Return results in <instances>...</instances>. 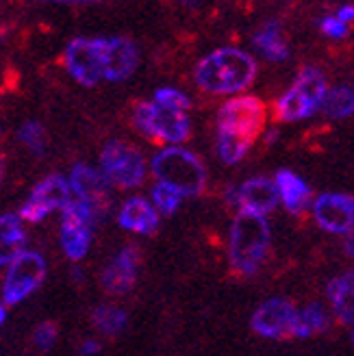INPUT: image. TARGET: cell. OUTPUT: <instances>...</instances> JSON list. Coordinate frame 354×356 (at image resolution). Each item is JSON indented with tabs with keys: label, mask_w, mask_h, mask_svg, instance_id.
<instances>
[{
	"label": "cell",
	"mask_w": 354,
	"mask_h": 356,
	"mask_svg": "<svg viewBox=\"0 0 354 356\" xmlns=\"http://www.w3.org/2000/svg\"><path fill=\"white\" fill-rule=\"evenodd\" d=\"M57 341V328L55 324H50V322H44L38 326V330H35V343H38L42 350H48L52 348V343Z\"/></svg>",
	"instance_id": "obj_30"
},
{
	"label": "cell",
	"mask_w": 354,
	"mask_h": 356,
	"mask_svg": "<svg viewBox=\"0 0 354 356\" xmlns=\"http://www.w3.org/2000/svg\"><path fill=\"white\" fill-rule=\"evenodd\" d=\"M313 213L317 224L328 233H348L354 224V200L346 193H322Z\"/></svg>",
	"instance_id": "obj_15"
},
{
	"label": "cell",
	"mask_w": 354,
	"mask_h": 356,
	"mask_svg": "<svg viewBox=\"0 0 354 356\" xmlns=\"http://www.w3.org/2000/svg\"><path fill=\"white\" fill-rule=\"evenodd\" d=\"M26 235L17 216H0V265L17 259L24 250Z\"/></svg>",
	"instance_id": "obj_20"
},
{
	"label": "cell",
	"mask_w": 354,
	"mask_h": 356,
	"mask_svg": "<svg viewBox=\"0 0 354 356\" xmlns=\"http://www.w3.org/2000/svg\"><path fill=\"white\" fill-rule=\"evenodd\" d=\"M70 200V185L63 176L52 174L33 189L29 200L20 209V220L42 222L55 209H63Z\"/></svg>",
	"instance_id": "obj_10"
},
{
	"label": "cell",
	"mask_w": 354,
	"mask_h": 356,
	"mask_svg": "<svg viewBox=\"0 0 354 356\" xmlns=\"http://www.w3.org/2000/svg\"><path fill=\"white\" fill-rule=\"evenodd\" d=\"M94 216L90 213L85 204L79 200H70L63 207V222H61V243L65 254L79 261L87 254V248L92 241V226H94Z\"/></svg>",
	"instance_id": "obj_9"
},
{
	"label": "cell",
	"mask_w": 354,
	"mask_h": 356,
	"mask_svg": "<svg viewBox=\"0 0 354 356\" xmlns=\"http://www.w3.org/2000/svg\"><path fill=\"white\" fill-rule=\"evenodd\" d=\"M22 144H26L33 152H44V144H46V137H44V129L40 127L38 122H26L24 127L17 133Z\"/></svg>",
	"instance_id": "obj_29"
},
{
	"label": "cell",
	"mask_w": 354,
	"mask_h": 356,
	"mask_svg": "<svg viewBox=\"0 0 354 356\" xmlns=\"http://www.w3.org/2000/svg\"><path fill=\"white\" fill-rule=\"evenodd\" d=\"M248 148H250V141H246L231 133H222V131L218 133V150H220V156L224 163H228V165L239 163L246 156Z\"/></svg>",
	"instance_id": "obj_25"
},
{
	"label": "cell",
	"mask_w": 354,
	"mask_h": 356,
	"mask_svg": "<svg viewBox=\"0 0 354 356\" xmlns=\"http://www.w3.org/2000/svg\"><path fill=\"white\" fill-rule=\"evenodd\" d=\"M322 106L326 115L330 118H348L354 111V94L352 89L341 85V87H335L332 92H326Z\"/></svg>",
	"instance_id": "obj_24"
},
{
	"label": "cell",
	"mask_w": 354,
	"mask_h": 356,
	"mask_svg": "<svg viewBox=\"0 0 354 356\" xmlns=\"http://www.w3.org/2000/svg\"><path fill=\"white\" fill-rule=\"evenodd\" d=\"M231 200L237 202L241 211L265 218V213H270L278 204L280 198H278V189L272 181L257 176V178H250V181H246L237 191H233Z\"/></svg>",
	"instance_id": "obj_16"
},
{
	"label": "cell",
	"mask_w": 354,
	"mask_h": 356,
	"mask_svg": "<svg viewBox=\"0 0 354 356\" xmlns=\"http://www.w3.org/2000/svg\"><path fill=\"white\" fill-rule=\"evenodd\" d=\"M296 309L291 302L282 298H272L257 309L252 315V328L270 339H280V337H291L293 322H296Z\"/></svg>",
	"instance_id": "obj_13"
},
{
	"label": "cell",
	"mask_w": 354,
	"mask_h": 356,
	"mask_svg": "<svg viewBox=\"0 0 354 356\" xmlns=\"http://www.w3.org/2000/svg\"><path fill=\"white\" fill-rule=\"evenodd\" d=\"M320 29H322L324 35H328V38H332V40H344L348 35V26L341 24L335 15H326L324 20L320 22Z\"/></svg>",
	"instance_id": "obj_31"
},
{
	"label": "cell",
	"mask_w": 354,
	"mask_h": 356,
	"mask_svg": "<svg viewBox=\"0 0 354 356\" xmlns=\"http://www.w3.org/2000/svg\"><path fill=\"white\" fill-rule=\"evenodd\" d=\"M135 127L146 137L163 139L170 144H181L189 137V118L185 111L170 109L154 102H141L135 109Z\"/></svg>",
	"instance_id": "obj_5"
},
{
	"label": "cell",
	"mask_w": 354,
	"mask_h": 356,
	"mask_svg": "<svg viewBox=\"0 0 354 356\" xmlns=\"http://www.w3.org/2000/svg\"><path fill=\"white\" fill-rule=\"evenodd\" d=\"M46 276V261L38 252H22L11 261V267L5 278L3 300L7 305H17L29 293L40 287Z\"/></svg>",
	"instance_id": "obj_8"
},
{
	"label": "cell",
	"mask_w": 354,
	"mask_h": 356,
	"mask_svg": "<svg viewBox=\"0 0 354 356\" xmlns=\"http://www.w3.org/2000/svg\"><path fill=\"white\" fill-rule=\"evenodd\" d=\"M265 122V106L259 98L241 96L228 100L220 109V131L250 141L261 133Z\"/></svg>",
	"instance_id": "obj_7"
},
{
	"label": "cell",
	"mask_w": 354,
	"mask_h": 356,
	"mask_svg": "<svg viewBox=\"0 0 354 356\" xmlns=\"http://www.w3.org/2000/svg\"><path fill=\"white\" fill-rule=\"evenodd\" d=\"M255 46L263 52L270 61H285L289 55L287 42L282 38V31L276 22L263 24L255 35Z\"/></svg>",
	"instance_id": "obj_21"
},
{
	"label": "cell",
	"mask_w": 354,
	"mask_h": 356,
	"mask_svg": "<svg viewBox=\"0 0 354 356\" xmlns=\"http://www.w3.org/2000/svg\"><path fill=\"white\" fill-rule=\"evenodd\" d=\"M328 324L326 313L320 305H309L300 313H296V322H293V332L291 337H300V339H307V337L322 332Z\"/></svg>",
	"instance_id": "obj_23"
},
{
	"label": "cell",
	"mask_w": 354,
	"mask_h": 356,
	"mask_svg": "<svg viewBox=\"0 0 354 356\" xmlns=\"http://www.w3.org/2000/svg\"><path fill=\"white\" fill-rule=\"evenodd\" d=\"M257 63L239 48H220L196 67V83L211 94H237L252 83Z\"/></svg>",
	"instance_id": "obj_1"
},
{
	"label": "cell",
	"mask_w": 354,
	"mask_h": 356,
	"mask_svg": "<svg viewBox=\"0 0 354 356\" xmlns=\"http://www.w3.org/2000/svg\"><path fill=\"white\" fill-rule=\"evenodd\" d=\"M270 248V224L263 216L241 211L231 228V263L241 274H255Z\"/></svg>",
	"instance_id": "obj_2"
},
{
	"label": "cell",
	"mask_w": 354,
	"mask_h": 356,
	"mask_svg": "<svg viewBox=\"0 0 354 356\" xmlns=\"http://www.w3.org/2000/svg\"><path fill=\"white\" fill-rule=\"evenodd\" d=\"M70 189L77 193V200L90 209L94 220L102 218L109 211L111 204V193H109V183L104 181V176L87 165H77L70 176Z\"/></svg>",
	"instance_id": "obj_11"
},
{
	"label": "cell",
	"mask_w": 354,
	"mask_h": 356,
	"mask_svg": "<svg viewBox=\"0 0 354 356\" xmlns=\"http://www.w3.org/2000/svg\"><path fill=\"white\" fill-rule=\"evenodd\" d=\"M94 324L104 334H118L127 326V315L115 307H100L94 313Z\"/></svg>",
	"instance_id": "obj_26"
},
{
	"label": "cell",
	"mask_w": 354,
	"mask_h": 356,
	"mask_svg": "<svg viewBox=\"0 0 354 356\" xmlns=\"http://www.w3.org/2000/svg\"><path fill=\"white\" fill-rule=\"evenodd\" d=\"M100 42L102 57V79L124 81L129 79L137 67V48L127 38H107Z\"/></svg>",
	"instance_id": "obj_14"
},
{
	"label": "cell",
	"mask_w": 354,
	"mask_h": 356,
	"mask_svg": "<svg viewBox=\"0 0 354 356\" xmlns=\"http://www.w3.org/2000/svg\"><path fill=\"white\" fill-rule=\"evenodd\" d=\"M276 189H278V198H282L285 207L291 213H303L311 200V189L300 176H296L289 170H280L276 174Z\"/></svg>",
	"instance_id": "obj_19"
},
{
	"label": "cell",
	"mask_w": 354,
	"mask_h": 356,
	"mask_svg": "<svg viewBox=\"0 0 354 356\" xmlns=\"http://www.w3.org/2000/svg\"><path fill=\"white\" fill-rule=\"evenodd\" d=\"M100 168H102L104 181L122 189L137 187L144 181V174H146L144 156L133 146L124 144V141H109V144L104 146L100 154Z\"/></svg>",
	"instance_id": "obj_6"
},
{
	"label": "cell",
	"mask_w": 354,
	"mask_h": 356,
	"mask_svg": "<svg viewBox=\"0 0 354 356\" xmlns=\"http://www.w3.org/2000/svg\"><path fill=\"white\" fill-rule=\"evenodd\" d=\"M3 322H5V309L0 307V324H3Z\"/></svg>",
	"instance_id": "obj_34"
},
{
	"label": "cell",
	"mask_w": 354,
	"mask_h": 356,
	"mask_svg": "<svg viewBox=\"0 0 354 356\" xmlns=\"http://www.w3.org/2000/svg\"><path fill=\"white\" fill-rule=\"evenodd\" d=\"M352 15H354V7L352 5H344V7H339V11H337V20L341 22V24H346L348 26V22L352 20Z\"/></svg>",
	"instance_id": "obj_32"
},
{
	"label": "cell",
	"mask_w": 354,
	"mask_h": 356,
	"mask_svg": "<svg viewBox=\"0 0 354 356\" xmlns=\"http://www.w3.org/2000/svg\"><path fill=\"white\" fill-rule=\"evenodd\" d=\"M137 278V252L135 248H124V250L107 265L102 272V287L109 293H127Z\"/></svg>",
	"instance_id": "obj_17"
},
{
	"label": "cell",
	"mask_w": 354,
	"mask_h": 356,
	"mask_svg": "<svg viewBox=\"0 0 354 356\" xmlns=\"http://www.w3.org/2000/svg\"><path fill=\"white\" fill-rule=\"evenodd\" d=\"M154 104H161V106H170V109H179V111H185L191 106L189 98L179 92V89H172V87H163V89H156L154 94Z\"/></svg>",
	"instance_id": "obj_28"
},
{
	"label": "cell",
	"mask_w": 354,
	"mask_h": 356,
	"mask_svg": "<svg viewBox=\"0 0 354 356\" xmlns=\"http://www.w3.org/2000/svg\"><path fill=\"white\" fill-rule=\"evenodd\" d=\"M0 176H3V156H0Z\"/></svg>",
	"instance_id": "obj_35"
},
{
	"label": "cell",
	"mask_w": 354,
	"mask_h": 356,
	"mask_svg": "<svg viewBox=\"0 0 354 356\" xmlns=\"http://www.w3.org/2000/svg\"><path fill=\"white\" fill-rule=\"evenodd\" d=\"M65 65L72 76L92 87L102 79V57H100V42L79 38L65 50Z\"/></svg>",
	"instance_id": "obj_12"
},
{
	"label": "cell",
	"mask_w": 354,
	"mask_h": 356,
	"mask_svg": "<svg viewBox=\"0 0 354 356\" xmlns=\"http://www.w3.org/2000/svg\"><path fill=\"white\" fill-rule=\"evenodd\" d=\"M352 282H354L352 274H344L328 284V298L332 302V311L344 324H352V317H354V311H352L354 287H352Z\"/></svg>",
	"instance_id": "obj_22"
},
{
	"label": "cell",
	"mask_w": 354,
	"mask_h": 356,
	"mask_svg": "<svg viewBox=\"0 0 354 356\" xmlns=\"http://www.w3.org/2000/svg\"><path fill=\"white\" fill-rule=\"evenodd\" d=\"M120 226L141 235H152L159 226L156 211L144 198H131L129 202H124L120 211Z\"/></svg>",
	"instance_id": "obj_18"
},
{
	"label": "cell",
	"mask_w": 354,
	"mask_h": 356,
	"mask_svg": "<svg viewBox=\"0 0 354 356\" xmlns=\"http://www.w3.org/2000/svg\"><path fill=\"white\" fill-rule=\"evenodd\" d=\"M152 198H154L156 209L161 211L163 216H172V213H174L176 209H179V204H181V195L176 193L174 189L161 185V183H159V185L152 189Z\"/></svg>",
	"instance_id": "obj_27"
},
{
	"label": "cell",
	"mask_w": 354,
	"mask_h": 356,
	"mask_svg": "<svg viewBox=\"0 0 354 356\" xmlns=\"http://www.w3.org/2000/svg\"><path fill=\"white\" fill-rule=\"evenodd\" d=\"M98 352H100V343H96V341H87V343H83V354L94 356V354H98Z\"/></svg>",
	"instance_id": "obj_33"
},
{
	"label": "cell",
	"mask_w": 354,
	"mask_h": 356,
	"mask_svg": "<svg viewBox=\"0 0 354 356\" xmlns=\"http://www.w3.org/2000/svg\"><path fill=\"white\" fill-rule=\"evenodd\" d=\"M156 181L179 195H196L204 189L207 170L202 161L185 148H166L152 159Z\"/></svg>",
	"instance_id": "obj_3"
},
{
	"label": "cell",
	"mask_w": 354,
	"mask_h": 356,
	"mask_svg": "<svg viewBox=\"0 0 354 356\" xmlns=\"http://www.w3.org/2000/svg\"><path fill=\"white\" fill-rule=\"evenodd\" d=\"M326 79L320 70L305 67L300 76L296 79L293 87L278 100L276 115L282 122H298L313 115L322 106L326 96Z\"/></svg>",
	"instance_id": "obj_4"
}]
</instances>
